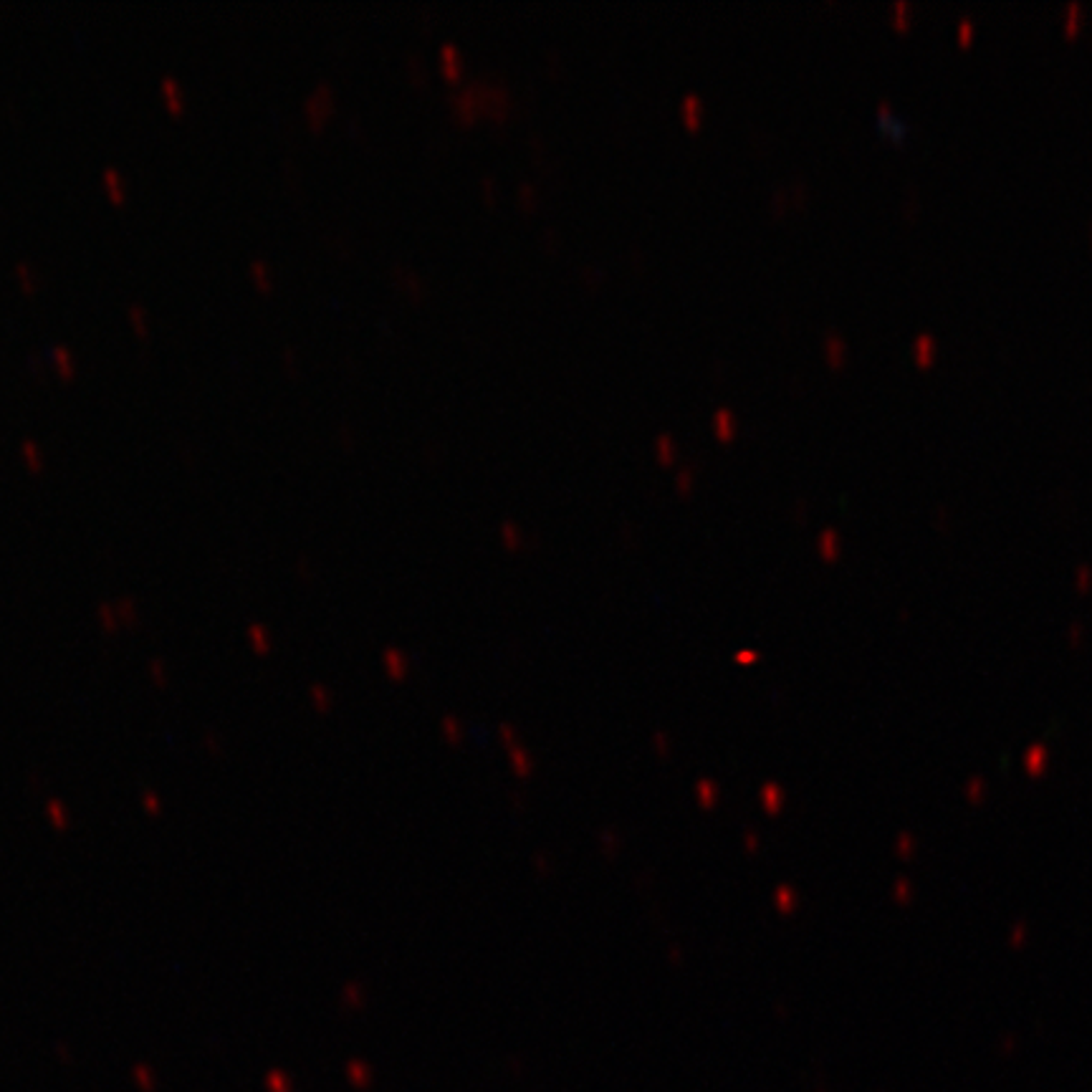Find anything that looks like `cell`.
<instances>
[{"label":"cell","instance_id":"6da1fadb","mask_svg":"<svg viewBox=\"0 0 1092 1092\" xmlns=\"http://www.w3.org/2000/svg\"><path fill=\"white\" fill-rule=\"evenodd\" d=\"M160 91H162V99H165V104H167L170 112H182L185 109V91H182L180 81L175 76H165L160 81Z\"/></svg>","mask_w":1092,"mask_h":1092},{"label":"cell","instance_id":"7a4b0ae2","mask_svg":"<svg viewBox=\"0 0 1092 1092\" xmlns=\"http://www.w3.org/2000/svg\"><path fill=\"white\" fill-rule=\"evenodd\" d=\"M102 185H104V190H107V195H109L112 203L120 205V203L126 200V182L121 178V173H117L114 167H107L102 173Z\"/></svg>","mask_w":1092,"mask_h":1092},{"label":"cell","instance_id":"3957f363","mask_svg":"<svg viewBox=\"0 0 1092 1092\" xmlns=\"http://www.w3.org/2000/svg\"><path fill=\"white\" fill-rule=\"evenodd\" d=\"M51 360H54V367H56V372H59L63 379H71L76 374V360H73V355L66 347L56 344L51 349Z\"/></svg>","mask_w":1092,"mask_h":1092},{"label":"cell","instance_id":"277c9868","mask_svg":"<svg viewBox=\"0 0 1092 1092\" xmlns=\"http://www.w3.org/2000/svg\"><path fill=\"white\" fill-rule=\"evenodd\" d=\"M21 458L26 461L28 471H33V473H38V471L44 468V453H41V445H36L33 440H26V443L21 445Z\"/></svg>","mask_w":1092,"mask_h":1092},{"label":"cell","instance_id":"5b68a950","mask_svg":"<svg viewBox=\"0 0 1092 1092\" xmlns=\"http://www.w3.org/2000/svg\"><path fill=\"white\" fill-rule=\"evenodd\" d=\"M129 321H132V326H134V332L139 334V337H147V324H150V319H147V311H144V306L142 303H132L129 306Z\"/></svg>","mask_w":1092,"mask_h":1092},{"label":"cell","instance_id":"8992f818","mask_svg":"<svg viewBox=\"0 0 1092 1092\" xmlns=\"http://www.w3.org/2000/svg\"><path fill=\"white\" fill-rule=\"evenodd\" d=\"M250 276L255 279V284H258L261 289H268V286H271V273H268V266H266L263 261H253V266H250Z\"/></svg>","mask_w":1092,"mask_h":1092},{"label":"cell","instance_id":"52a82bcc","mask_svg":"<svg viewBox=\"0 0 1092 1092\" xmlns=\"http://www.w3.org/2000/svg\"><path fill=\"white\" fill-rule=\"evenodd\" d=\"M15 276H18V281H21V286H23V291H36V279L31 276V268H28V263H15Z\"/></svg>","mask_w":1092,"mask_h":1092}]
</instances>
